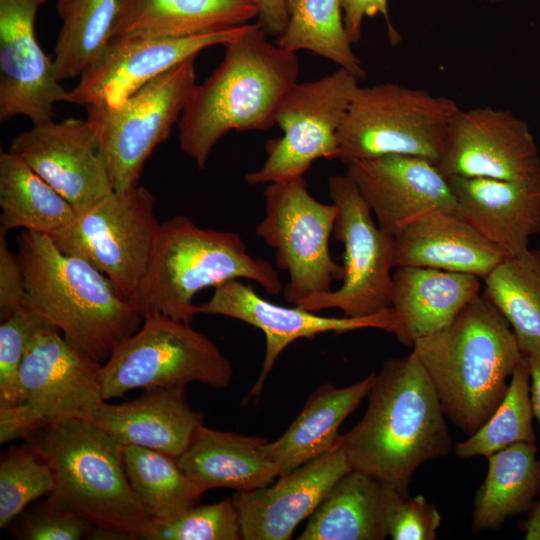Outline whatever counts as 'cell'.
I'll return each mask as SVG.
<instances>
[{
	"label": "cell",
	"mask_w": 540,
	"mask_h": 540,
	"mask_svg": "<svg viewBox=\"0 0 540 540\" xmlns=\"http://www.w3.org/2000/svg\"><path fill=\"white\" fill-rule=\"evenodd\" d=\"M375 379L376 373H371L345 387L323 384L309 396L287 430L278 439L264 445V452L276 465L279 476L334 446L339 427L368 396Z\"/></svg>",
	"instance_id": "f1b7e54d"
},
{
	"label": "cell",
	"mask_w": 540,
	"mask_h": 540,
	"mask_svg": "<svg viewBox=\"0 0 540 540\" xmlns=\"http://www.w3.org/2000/svg\"><path fill=\"white\" fill-rule=\"evenodd\" d=\"M266 442L203 424L177 462L201 494L215 488L252 491L279 477L276 465L264 452Z\"/></svg>",
	"instance_id": "4316f807"
},
{
	"label": "cell",
	"mask_w": 540,
	"mask_h": 540,
	"mask_svg": "<svg viewBox=\"0 0 540 540\" xmlns=\"http://www.w3.org/2000/svg\"><path fill=\"white\" fill-rule=\"evenodd\" d=\"M53 488L49 465L27 443L11 447L0 463V527L5 528Z\"/></svg>",
	"instance_id": "8d00e7d4"
},
{
	"label": "cell",
	"mask_w": 540,
	"mask_h": 540,
	"mask_svg": "<svg viewBox=\"0 0 540 540\" xmlns=\"http://www.w3.org/2000/svg\"><path fill=\"white\" fill-rule=\"evenodd\" d=\"M8 151L63 196L76 214L114 191L105 156L86 119L33 125L11 140Z\"/></svg>",
	"instance_id": "e0dca14e"
},
{
	"label": "cell",
	"mask_w": 540,
	"mask_h": 540,
	"mask_svg": "<svg viewBox=\"0 0 540 540\" xmlns=\"http://www.w3.org/2000/svg\"><path fill=\"white\" fill-rule=\"evenodd\" d=\"M535 443H516L488 459L486 477L476 492L471 529H499L507 519L528 512L540 493V457Z\"/></svg>",
	"instance_id": "f546056e"
},
{
	"label": "cell",
	"mask_w": 540,
	"mask_h": 540,
	"mask_svg": "<svg viewBox=\"0 0 540 540\" xmlns=\"http://www.w3.org/2000/svg\"><path fill=\"white\" fill-rule=\"evenodd\" d=\"M367 397L363 417L335 443L352 470L408 496L417 469L454 447L437 394L411 352L383 363Z\"/></svg>",
	"instance_id": "6da1fadb"
},
{
	"label": "cell",
	"mask_w": 540,
	"mask_h": 540,
	"mask_svg": "<svg viewBox=\"0 0 540 540\" xmlns=\"http://www.w3.org/2000/svg\"><path fill=\"white\" fill-rule=\"evenodd\" d=\"M525 358L530 371V396L533 413L540 424V354Z\"/></svg>",
	"instance_id": "f6af8a7d"
},
{
	"label": "cell",
	"mask_w": 540,
	"mask_h": 540,
	"mask_svg": "<svg viewBox=\"0 0 540 540\" xmlns=\"http://www.w3.org/2000/svg\"><path fill=\"white\" fill-rule=\"evenodd\" d=\"M441 519L436 506L423 495L408 496L392 516L389 536L394 540H434Z\"/></svg>",
	"instance_id": "60d3db41"
},
{
	"label": "cell",
	"mask_w": 540,
	"mask_h": 540,
	"mask_svg": "<svg viewBox=\"0 0 540 540\" xmlns=\"http://www.w3.org/2000/svg\"><path fill=\"white\" fill-rule=\"evenodd\" d=\"M17 256L25 275L22 307L103 364L143 322L108 277L90 262L62 252L46 234L22 230Z\"/></svg>",
	"instance_id": "277c9868"
},
{
	"label": "cell",
	"mask_w": 540,
	"mask_h": 540,
	"mask_svg": "<svg viewBox=\"0 0 540 540\" xmlns=\"http://www.w3.org/2000/svg\"><path fill=\"white\" fill-rule=\"evenodd\" d=\"M94 525L49 497L23 514L15 537L24 540L88 539Z\"/></svg>",
	"instance_id": "ab89813d"
},
{
	"label": "cell",
	"mask_w": 540,
	"mask_h": 540,
	"mask_svg": "<svg viewBox=\"0 0 540 540\" xmlns=\"http://www.w3.org/2000/svg\"><path fill=\"white\" fill-rule=\"evenodd\" d=\"M258 23L271 36L279 37L288 22L286 0H255Z\"/></svg>",
	"instance_id": "ee69618b"
},
{
	"label": "cell",
	"mask_w": 540,
	"mask_h": 540,
	"mask_svg": "<svg viewBox=\"0 0 540 540\" xmlns=\"http://www.w3.org/2000/svg\"><path fill=\"white\" fill-rule=\"evenodd\" d=\"M253 23L181 38L112 36L68 91V103L118 107L148 82L202 50L224 45Z\"/></svg>",
	"instance_id": "9a60e30c"
},
{
	"label": "cell",
	"mask_w": 540,
	"mask_h": 540,
	"mask_svg": "<svg viewBox=\"0 0 540 540\" xmlns=\"http://www.w3.org/2000/svg\"><path fill=\"white\" fill-rule=\"evenodd\" d=\"M455 213L509 256L529 250L540 233V173L521 180L447 177Z\"/></svg>",
	"instance_id": "7402d4cb"
},
{
	"label": "cell",
	"mask_w": 540,
	"mask_h": 540,
	"mask_svg": "<svg viewBox=\"0 0 540 540\" xmlns=\"http://www.w3.org/2000/svg\"><path fill=\"white\" fill-rule=\"evenodd\" d=\"M460 107L451 98L386 82L359 86L338 132L345 165L385 155H410L437 164Z\"/></svg>",
	"instance_id": "52a82bcc"
},
{
	"label": "cell",
	"mask_w": 540,
	"mask_h": 540,
	"mask_svg": "<svg viewBox=\"0 0 540 540\" xmlns=\"http://www.w3.org/2000/svg\"><path fill=\"white\" fill-rule=\"evenodd\" d=\"M47 0H0V120L25 116L33 125L53 120L56 103L67 102L53 59L35 35L39 8Z\"/></svg>",
	"instance_id": "ac0fdd59"
},
{
	"label": "cell",
	"mask_w": 540,
	"mask_h": 540,
	"mask_svg": "<svg viewBox=\"0 0 540 540\" xmlns=\"http://www.w3.org/2000/svg\"><path fill=\"white\" fill-rule=\"evenodd\" d=\"M102 364L70 344L45 320L27 346L18 380V403L5 407L17 432L30 436L62 419L92 421L103 402Z\"/></svg>",
	"instance_id": "7c38bea8"
},
{
	"label": "cell",
	"mask_w": 540,
	"mask_h": 540,
	"mask_svg": "<svg viewBox=\"0 0 540 540\" xmlns=\"http://www.w3.org/2000/svg\"><path fill=\"white\" fill-rule=\"evenodd\" d=\"M6 232L0 229V320L9 318L22 308L25 275L17 254L7 244Z\"/></svg>",
	"instance_id": "b9f144b4"
},
{
	"label": "cell",
	"mask_w": 540,
	"mask_h": 540,
	"mask_svg": "<svg viewBox=\"0 0 540 540\" xmlns=\"http://www.w3.org/2000/svg\"><path fill=\"white\" fill-rule=\"evenodd\" d=\"M346 166V174L370 206L377 225L392 236L428 214L455 212L447 177L428 159L385 155Z\"/></svg>",
	"instance_id": "ffe728a7"
},
{
	"label": "cell",
	"mask_w": 540,
	"mask_h": 540,
	"mask_svg": "<svg viewBox=\"0 0 540 540\" xmlns=\"http://www.w3.org/2000/svg\"><path fill=\"white\" fill-rule=\"evenodd\" d=\"M122 445L180 457L203 425V414L187 400L185 387L144 390L135 399L103 402L92 421Z\"/></svg>",
	"instance_id": "603a6c76"
},
{
	"label": "cell",
	"mask_w": 540,
	"mask_h": 540,
	"mask_svg": "<svg viewBox=\"0 0 540 540\" xmlns=\"http://www.w3.org/2000/svg\"><path fill=\"white\" fill-rule=\"evenodd\" d=\"M241 528L232 497L194 505L165 520L153 519L144 540H239Z\"/></svg>",
	"instance_id": "74e56055"
},
{
	"label": "cell",
	"mask_w": 540,
	"mask_h": 540,
	"mask_svg": "<svg viewBox=\"0 0 540 540\" xmlns=\"http://www.w3.org/2000/svg\"><path fill=\"white\" fill-rule=\"evenodd\" d=\"M526 540H540V497L528 510L527 519L521 525Z\"/></svg>",
	"instance_id": "bcb514c9"
},
{
	"label": "cell",
	"mask_w": 540,
	"mask_h": 540,
	"mask_svg": "<svg viewBox=\"0 0 540 540\" xmlns=\"http://www.w3.org/2000/svg\"><path fill=\"white\" fill-rule=\"evenodd\" d=\"M481 289L471 274L426 267L400 266L393 272V335L406 346L434 334L457 316Z\"/></svg>",
	"instance_id": "d4e9b609"
},
{
	"label": "cell",
	"mask_w": 540,
	"mask_h": 540,
	"mask_svg": "<svg viewBox=\"0 0 540 540\" xmlns=\"http://www.w3.org/2000/svg\"><path fill=\"white\" fill-rule=\"evenodd\" d=\"M44 321L22 307L1 322L0 407L17 405L20 367L32 335Z\"/></svg>",
	"instance_id": "f35d334b"
},
{
	"label": "cell",
	"mask_w": 540,
	"mask_h": 540,
	"mask_svg": "<svg viewBox=\"0 0 540 540\" xmlns=\"http://www.w3.org/2000/svg\"><path fill=\"white\" fill-rule=\"evenodd\" d=\"M236 279L254 281L269 294L282 289L273 265L253 257L237 233L201 228L177 214L161 222L145 276L129 302L143 319L162 314L191 323L199 291Z\"/></svg>",
	"instance_id": "5b68a950"
},
{
	"label": "cell",
	"mask_w": 540,
	"mask_h": 540,
	"mask_svg": "<svg viewBox=\"0 0 540 540\" xmlns=\"http://www.w3.org/2000/svg\"><path fill=\"white\" fill-rule=\"evenodd\" d=\"M530 371L524 357L513 372L508 390L489 419L464 441L454 444L463 459L488 457L516 443H535Z\"/></svg>",
	"instance_id": "d590c367"
},
{
	"label": "cell",
	"mask_w": 540,
	"mask_h": 540,
	"mask_svg": "<svg viewBox=\"0 0 540 540\" xmlns=\"http://www.w3.org/2000/svg\"><path fill=\"white\" fill-rule=\"evenodd\" d=\"M25 440L52 471L47 497L95 527L144 539L153 518L129 483L124 445L84 419L52 422Z\"/></svg>",
	"instance_id": "8992f818"
},
{
	"label": "cell",
	"mask_w": 540,
	"mask_h": 540,
	"mask_svg": "<svg viewBox=\"0 0 540 540\" xmlns=\"http://www.w3.org/2000/svg\"><path fill=\"white\" fill-rule=\"evenodd\" d=\"M257 17L255 0H119L111 37H190L249 24Z\"/></svg>",
	"instance_id": "83f0119b"
},
{
	"label": "cell",
	"mask_w": 540,
	"mask_h": 540,
	"mask_svg": "<svg viewBox=\"0 0 540 540\" xmlns=\"http://www.w3.org/2000/svg\"><path fill=\"white\" fill-rule=\"evenodd\" d=\"M119 0H57L61 21L53 52L60 81L80 76L111 38Z\"/></svg>",
	"instance_id": "836d02e7"
},
{
	"label": "cell",
	"mask_w": 540,
	"mask_h": 540,
	"mask_svg": "<svg viewBox=\"0 0 540 540\" xmlns=\"http://www.w3.org/2000/svg\"><path fill=\"white\" fill-rule=\"evenodd\" d=\"M265 215L255 233L275 250L276 265L289 275L284 299L300 300L332 290L342 280L343 265L334 261L329 239L338 207L316 200L304 176L268 183L264 190Z\"/></svg>",
	"instance_id": "30bf717a"
},
{
	"label": "cell",
	"mask_w": 540,
	"mask_h": 540,
	"mask_svg": "<svg viewBox=\"0 0 540 540\" xmlns=\"http://www.w3.org/2000/svg\"><path fill=\"white\" fill-rule=\"evenodd\" d=\"M255 22L227 42L211 75L196 84L178 124L179 146L200 170L227 133L265 131L276 124L277 108L298 82L295 52L272 43Z\"/></svg>",
	"instance_id": "7a4b0ae2"
},
{
	"label": "cell",
	"mask_w": 540,
	"mask_h": 540,
	"mask_svg": "<svg viewBox=\"0 0 540 540\" xmlns=\"http://www.w3.org/2000/svg\"><path fill=\"white\" fill-rule=\"evenodd\" d=\"M196 57L157 76L118 107H85L86 120L105 156L114 191L139 184L146 160L179 122L196 86Z\"/></svg>",
	"instance_id": "8fae6325"
},
{
	"label": "cell",
	"mask_w": 540,
	"mask_h": 540,
	"mask_svg": "<svg viewBox=\"0 0 540 540\" xmlns=\"http://www.w3.org/2000/svg\"><path fill=\"white\" fill-rule=\"evenodd\" d=\"M328 191L339 210L333 233L344 245L342 285L306 297L296 306L316 313L339 309L349 318L367 317L390 309L394 236L374 223L370 206L347 174L329 177Z\"/></svg>",
	"instance_id": "4fadbf2b"
},
{
	"label": "cell",
	"mask_w": 540,
	"mask_h": 540,
	"mask_svg": "<svg viewBox=\"0 0 540 540\" xmlns=\"http://www.w3.org/2000/svg\"><path fill=\"white\" fill-rule=\"evenodd\" d=\"M351 467L342 448L334 446L275 483L232 496L244 540H288L309 518Z\"/></svg>",
	"instance_id": "44dd1931"
},
{
	"label": "cell",
	"mask_w": 540,
	"mask_h": 540,
	"mask_svg": "<svg viewBox=\"0 0 540 540\" xmlns=\"http://www.w3.org/2000/svg\"><path fill=\"white\" fill-rule=\"evenodd\" d=\"M198 314L219 315L240 320L260 329L266 339L261 371L244 402L257 400L264 382L283 350L297 339H311L318 334H342L365 328H376L392 333L396 318L392 308L381 313L360 317H325L295 307L274 304L259 296L239 279L230 280L214 288L211 298L197 305Z\"/></svg>",
	"instance_id": "d6986e66"
},
{
	"label": "cell",
	"mask_w": 540,
	"mask_h": 540,
	"mask_svg": "<svg viewBox=\"0 0 540 540\" xmlns=\"http://www.w3.org/2000/svg\"><path fill=\"white\" fill-rule=\"evenodd\" d=\"M436 165L446 177L521 180L540 173L529 125L513 112L491 106L460 108Z\"/></svg>",
	"instance_id": "2e32d148"
},
{
	"label": "cell",
	"mask_w": 540,
	"mask_h": 540,
	"mask_svg": "<svg viewBox=\"0 0 540 540\" xmlns=\"http://www.w3.org/2000/svg\"><path fill=\"white\" fill-rule=\"evenodd\" d=\"M0 229L51 235L70 224L74 208L22 159L0 153Z\"/></svg>",
	"instance_id": "4dcf8cb0"
},
{
	"label": "cell",
	"mask_w": 540,
	"mask_h": 540,
	"mask_svg": "<svg viewBox=\"0 0 540 540\" xmlns=\"http://www.w3.org/2000/svg\"><path fill=\"white\" fill-rule=\"evenodd\" d=\"M232 374L230 361L209 337L190 323L154 314L113 350L98 380L108 401L133 389L185 387L191 382L223 389Z\"/></svg>",
	"instance_id": "ba28073f"
},
{
	"label": "cell",
	"mask_w": 540,
	"mask_h": 540,
	"mask_svg": "<svg viewBox=\"0 0 540 540\" xmlns=\"http://www.w3.org/2000/svg\"><path fill=\"white\" fill-rule=\"evenodd\" d=\"M409 496V495H408ZM359 471L332 487L308 518L299 540H383L392 516L408 497Z\"/></svg>",
	"instance_id": "484cf974"
},
{
	"label": "cell",
	"mask_w": 540,
	"mask_h": 540,
	"mask_svg": "<svg viewBox=\"0 0 540 540\" xmlns=\"http://www.w3.org/2000/svg\"><path fill=\"white\" fill-rule=\"evenodd\" d=\"M412 352L445 416L468 435L496 410L524 358L508 321L480 293L445 328L416 340Z\"/></svg>",
	"instance_id": "3957f363"
},
{
	"label": "cell",
	"mask_w": 540,
	"mask_h": 540,
	"mask_svg": "<svg viewBox=\"0 0 540 540\" xmlns=\"http://www.w3.org/2000/svg\"><path fill=\"white\" fill-rule=\"evenodd\" d=\"M359 81L338 67L317 80L295 83L276 112L283 136L267 142L264 163L245 181L257 185L304 176L315 160L337 159L338 132Z\"/></svg>",
	"instance_id": "5bb4252c"
},
{
	"label": "cell",
	"mask_w": 540,
	"mask_h": 540,
	"mask_svg": "<svg viewBox=\"0 0 540 540\" xmlns=\"http://www.w3.org/2000/svg\"><path fill=\"white\" fill-rule=\"evenodd\" d=\"M288 22L275 43L283 49L304 50L323 57L359 80L366 78L344 25L340 0H286Z\"/></svg>",
	"instance_id": "d6a6232c"
},
{
	"label": "cell",
	"mask_w": 540,
	"mask_h": 540,
	"mask_svg": "<svg viewBox=\"0 0 540 540\" xmlns=\"http://www.w3.org/2000/svg\"><path fill=\"white\" fill-rule=\"evenodd\" d=\"M394 266L471 274L484 279L507 255L455 212L428 214L394 235Z\"/></svg>",
	"instance_id": "cb8c5ba5"
},
{
	"label": "cell",
	"mask_w": 540,
	"mask_h": 540,
	"mask_svg": "<svg viewBox=\"0 0 540 540\" xmlns=\"http://www.w3.org/2000/svg\"><path fill=\"white\" fill-rule=\"evenodd\" d=\"M344 25L351 43L357 44L362 36V23L365 17L381 14L387 23L391 44L398 43L400 36L394 29L388 12V0H340Z\"/></svg>",
	"instance_id": "7bdbcfd3"
},
{
	"label": "cell",
	"mask_w": 540,
	"mask_h": 540,
	"mask_svg": "<svg viewBox=\"0 0 540 540\" xmlns=\"http://www.w3.org/2000/svg\"><path fill=\"white\" fill-rule=\"evenodd\" d=\"M480 1H490V2H494V1H504V0H480Z\"/></svg>",
	"instance_id": "7dc6e473"
},
{
	"label": "cell",
	"mask_w": 540,
	"mask_h": 540,
	"mask_svg": "<svg viewBox=\"0 0 540 540\" xmlns=\"http://www.w3.org/2000/svg\"><path fill=\"white\" fill-rule=\"evenodd\" d=\"M156 197L143 185L113 191L48 235L64 253L85 259L130 301L141 284L161 222Z\"/></svg>",
	"instance_id": "9c48e42d"
},
{
	"label": "cell",
	"mask_w": 540,
	"mask_h": 540,
	"mask_svg": "<svg viewBox=\"0 0 540 540\" xmlns=\"http://www.w3.org/2000/svg\"><path fill=\"white\" fill-rule=\"evenodd\" d=\"M483 280V295L510 324L524 357L540 354V249L508 256Z\"/></svg>",
	"instance_id": "1f68e13d"
},
{
	"label": "cell",
	"mask_w": 540,
	"mask_h": 540,
	"mask_svg": "<svg viewBox=\"0 0 540 540\" xmlns=\"http://www.w3.org/2000/svg\"><path fill=\"white\" fill-rule=\"evenodd\" d=\"M124 465L132 490L153 519L172 518L196 505L202 495L177 459L159 451L126 445Z\"/></svg>",
	"instance_id": "e575fe53"
}]
</instances>
